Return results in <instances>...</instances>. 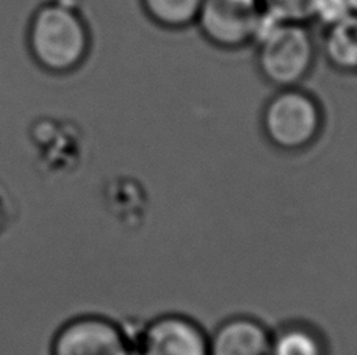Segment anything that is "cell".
<instances>
[{
    "mask_svg": "<svg viewBox=\"0 0 357 355\" xmlns=\"http://www.w3.org/2000/svg\"><path fill=\"white\" fill-rule=\"evenodd\" d=\"M260 75L276 90L301 86L317 58V42L310 25L266 19L254 42Z\"/></svg>",
    "mask_w": 357,
    "mask_h": 355,
    "instance_id": "6da1fadb",
    "label": "cell"
},
{
    "mask_svg": "<svg viewBox=\"0 0 357 355\" xmlns=\"http://www.w3.org/2000/svg\"><path fill=\"white\" fill-rule=\"evenodd\" d=\"M323 120L320 102L301 86L279 88L260 115L266 141L284 152L310 148L320 136Z\"/></svg>",
    "mask_w": 357,
    "mask_h": 355,
    "instance_id": "7a4b0ae2",
    "label": "cell"
},
{
    "mask_svg": "<svg viewBox=\"0 0 357 355\" xmlns=\"http://www.w3.org/2000/svg\"><path fill=\"white\" fill-rule=\"evenodd\" d=\"M30 42L43 66L54 71H68L85 58L89 36L85 22L65 5H49L35 16Z\"/></svg>",
    "mask_w": 357,
    "mask_h": 355,
    "instance_id": "3957f363",
    "label": "cell"
},
{
    "mask_svg": "<svg viewBox=\"0 0 357 355\" xmlns=\"http://www.w3.org/2000/svg\"><path fill=\"white\" fill-rule=\"evenodd\" d=\"M266 19L259 0H204L195 25L212 46L237 50L256 42Z\"/></svg>",
    "mask_w": 357,
    "mask_h": 355,
    "instance_id": "277c9868",
    "label": "cell"
},
{
    "mask_svg": "<svg viewBox=\"0 0 357 355\" xmlns=\"http://www.w3.org/2000/svg\"><path fill=\"white\" fill-rule=\"evenodd\" d=\"M50 355H135L132 337L102 315H80L66 321L50 343Z\"/></svg>",
    "mask_w": 357,
    "mask_h": 355,
    "instance_id": "5b68a950",
    "label": "cell"
},
{
    "mask_svg": "<svg viewBox=\"0 0 357 355\" xmlns=\"http://www.w3.org/2000/svg\"><path fill=\"white\" fill-rule=\"evenodd\" d=\"M132 341L135 355H210L206 331L181 313L151 320Z\"/></svg>",
    "mask_w": 357,
    "mask_h": 355,
    "instance_id": "8992f818",
    "label": "cell"
},
{
    "mask_svg": "<svg viewBox=\"0 0 357 355\" xmlns=\"http://www.w3.org/2000/svg\"><path fill=\"white\" fill-rule=\"evenodd\" d=\"M210 355H271V332L251 316H232L208 335Z\"/></svg>",
    "mask_w": 357,
    "mask_h": 355,
    "instance_id": "52a82bcc",
    "label": "cell"
},
{
    "mask_svg": "<svg viewBox=\"0 0 357 355\" xmlns=\"http://www.w3.org/2000/svg\"><path fill=\"white\" fill-rule=\"evenodd\" d=\"M320 50L337 71L357 72V13H348L321 29Z\"/></svg>",
    "mask_w": 357,
    "mask_h": 355,
    "instance_id": "ba28073f",
    "label": "cell"
},
{
    "mask_svg": "<svg viewBox=\"0 0 357 355\" xmlns=\"http://www.w3.org/2000/svg\"><path fill=\"white\" fill-rule=\"evenodd\" d=\"M271 355H329L323 335L305 322H289L271 332Z\"/></svg>",
    "mask_w": 357,
    "mask_h": 355,
    "instance_id": "9c48e42d",
    "label": "cell"
},
{
    "mask_svg": "<svg viewBox=\"0 0 357 355\" xmlns=\"http://www.w3.org/2000/svg\"><path fill=\"white\" fill-rule=\"evenodd\" d=\"M152 22L167 30H182L196 24L204 0H139Z\"/></svg>",
    "mask_w": 357,
    "mask_h": 355,
    "instance_id": "30bf717a",
    "label": "cell"
},
{
    "mask_svg": "<svg viewBox=\"0 0 357 355\" xmlns=\"http://www.w3.org/2000/svg\"><path fill=\"white\" fill-rule=\"evenodd\" d=\"M259 2L266 17L271 21L303 22L310 25L320 0H259Z\"/></svg>",
    "mask_w": 357,
    "mask_h": 355,
    "instance_id": "8fae6325",
    "label": "cell"
},
{
    "mask_svg": "<svg viewBox=\"0 0 357 355\" xmlns=\"http://www.w3.org/2000/svg\"><path fill=\"white\" fill-rule=\"evenodd\" d=\"M348 5L353 13H357V0H348Z\"/></svg>",
    "mask_w": 357,
    "mask_h": 355,
    "instance_id": "7c38bea8",
    "label": "cell"
}]
</instances>
